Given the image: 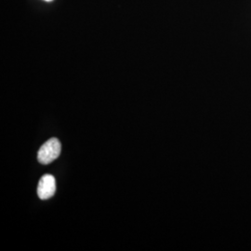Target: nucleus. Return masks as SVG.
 Segmentation results:
<instances>
[{
	"instance_id": "obj_1",
	"label": "nucleus",
	"mask_w": 251,
	"mask_h": 251,
	"mask_svg": "<svg viewBox=\"0 0 251 251\" xmlns=\"http://www.w3.org/2000/svg\"><path fill=\"white\" fill-rule=\"evenodd\" d=\"M61 144L58 139L52 138L50 141L46 142L41 146L37 153L38 162L42 165H48L57 159L61 153Z\"/></svg>"
},
{
	"instance_id": "obj_2",
	"label": "nucleus",
	"mask_w": 251,
	"mask_h": 251,
	"mask_svg": "<svg viewBox=\"0 0 251 251\" xmlns=\"http://www.w3.org/2000/svg\"><path fill=\"white\" fill-rule=\"evenodd\" d=\"M56 192V180L52 175H44L37 186V196L42 200L52 198Z\"/></svg>"
},
{
	"instance_id": "obj_3",
	"label": "nucleus",
	"mask_w": 251,
	"mask_h": 251,
	"mask_svg": "<svg viewBox=\"0 0 251 251\" xmlns=\"http://www.w3.org/2000/svg\"><path fill=\"white\" fill-rule=\"evenodd\" d=\"M44 1H52V0H44Z\"/></svg>"
}]
</instances>
